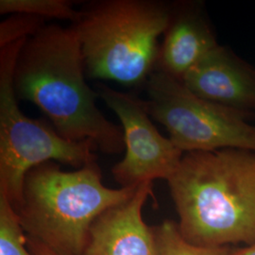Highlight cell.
<instances>
[{"label":"cell","instance_id":"1","mask_svg":"<svg viewBox=\"0 0 255 255\" xmlns=\"http://www.w3.org/2000/svg\"><path fill=\"white\" fill-rule=\"evenodd\" d=\"M85 76L82 45L73 25H45L22 47L13 86L18 101L34 104L64 139L89 141L104 153H120L125 149L122 127L101 113L98 94Z\"/></svg>","mask_w":255,"mask_h":255},{"label":"cell","instance_id":"2","mask_svg":"<svg viewBox=\"0 0 255 255\" xmlns=\"http://www.w3.org/2000/svg\"><path fill=\"white\" fill-rule=\"evenodd\" d=\"M183 237L195 245L255 244V152H187L167 180Z\"/></svg>","mask_w":255,"mask_h":255},{"label":"cell","instance_id":"3","mask_svg":"<svg viewBox=\"0 0 255 255\" xmlns=\"http://www.w3.org/2000/svg\"><path fill=\"white\" fill-rule=\"evenodd\" d=\"M137 187L105 186L96 161L71 172L47 162L26 175L17 214L27 237L57 255H82L94 221L128 201Z\"/></svg>","mask_w":255,"mask_h":255},{"label":"cell","instance_id":"4","mask_svg":"<svg viewBox=\"0 0 255 255\" xmlns=\"http://www.w3.org/2000/svg\"><path fill=\"white\" fill-rule=\"evenodd\" d=\"M172 8L149 0H103L81 10L73 24L85 74L128 86L147 82L157 68L160 45Z\"/></svg>","mask_w":255,"mask_h":255},{"label":"cell","instance_id":"5","mask_svg":"<svg viewBox=\"0 0 255 255\" xmlns=\"http://www.w3.org/2000/svg\"><path fill=\"white\" fill-rule=\"evenodd\" d=\"M28 38L0 49V194L16 212L23 202L26 175L47 162L82 168L96 161L97 146L89 141L72 142L42 120L19 109L13 73L19 53Z\"/></svg>","mask_w":255,"mask_h":255},{"label":"cell","instance_id":"6","mask_svg":"<svg viewBox=\"0 0 255 255\" xmlns=\"http://www.w3.org/2000/svg\"><path fill=\"white\" fill-rule=\"evenodd\" d=\"M146 87L148 115L183 153L227 148L255 152V126L250 123L255 115L203 100L158 69Z\"/></svg>","mask_w":255,"mask_h":255},{"label":"cell","instance_id":"7","mask_svg":"<svg viewBox=\"0 0 255 255\" xmlns=\"http://www.w3.org/2000/svg\"><path fill=\"white\" fill-rule=\"evenodd\" d=\"M97 94L119 118L124 132V158L112 173L121 187H137L153 180H168L177 170L183 152L156 128L146 102L98 83Z\"/></svg>","mask_w":255,"mask_h":255},{"label":"cell","instance_id":"8","mask_svg":"<svg viewBox=\"0 0 255 255\" xmlns=\"http://www.w3.org/2000/svg\"><path fill=\"white\" fill-rule=\"evenodd\" d=\"M182 82L203 100L255 115V67L226 46L213 49Z\"/></svg>","mask_w":255,"mask_h":255},{"label":"cell","instance_id":"9","mask_svg":"<svg viewBox=\"0 0 255 255\" xmlns=\"http://www.w3.org/2000/svg\"><path fill=\"white\" fill-rule=\"evenodd\" d=\"M150 195L152 182H144L128 201L102 213L92 224L82 255H157L153 231L142 216Z\"/></svg>","mask_w":255,"mask_h":255},{"label":"cell","instance_id":"10","mask_svg":"<svg viewBox=\"0 0 255 255\" xmlns=\"http://www.w3.org/2000/svg\"><path fill=\"white\" fill-rule=\"evenodd\" d=\"M219 46L201 10L193 5H182L172 9L156 69L182 82L196 64Z\"/></svg>","mask_w":255,"mask_h":255},{"label":"cell","instance_id":"11","mask_svg":"<svg viewBox=\"0 0 255 255\" xmlns=\"http://www.w3.org/2000/svg\"><path fill=\"white\" fill-rule=\"evenodd\" d=\"M152 231L157 255H234L231 247L199 246L189 242L173 220H164Z\"/></svg>","mask_w":255,"mask_h":255},{"label":"cell","instance_id":"12","mask_svg":"<svg viewBox=\"0 0 255 255\" xmlns=\"http://www.w3.org/2000/svg\"><path fill=\"white\" fill-rule=\"evenodd\" d=\"M0 13L70 20L73 24L81 16V10L74 9L73 3L67 0H1Z\"/></svg>","mask_w":255,"mask_h":255},{"label":"cell","instance_id":"13","mask_svg":"<svg viewBox=\"0 0 255 255\" xmlns=\"http://www.w3.org/2000/svg\"><path fill=\"white\" fill-rule=\"evenodd\" d=\"M0 255H33L27 247V236L18 214L0 194Z\"/></svg>","mask_w":255,"mask_h":255},{"label":"cell","instance_id":"14","mask_svg":"<svg viewBox=\"0 0 255 255\" xmlns=\"http://www.w3.org/2000/svg\"><path fill=\"white\" fill-rule=\"evenodd\" d=\"M44 22L45 19L26 14H13L4 20L0 25V48L32 36L45 26Z\"/></svg>","mask_w":255,"mask_h":255},{"label":"cell","instance_id":"15","mask_svg":"<svg viewBox=\"0 0 255 255\" xmlns=\"http://www.w3.org/2000/svg\"><path fill=\"white\" fill-rule=\"evenodd\" d=\"M27 247L33 255H59L49 250L47 247L36 241L35 239L28 237H27Z\"/></svg>","mask_w":255,"mask_h":255},{"label":"cell","instance_id":"16","mask_svg":"<svg viewBox=\"0 0 255 255\" xmlns=\"http://www.w3.org/2000/svg\"><path fill=\"white\" fill-rule=\"evenodd\" d=\"M234 255H255V244L234 249Z\"/></svg>","mask_w":255,"mask_h":255}]
</instances>
